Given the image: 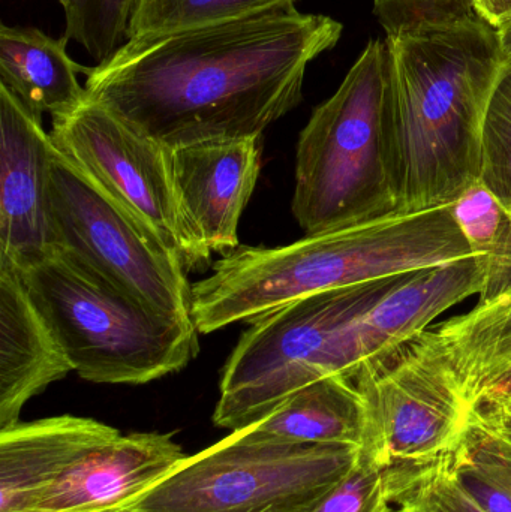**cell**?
<instances>
[{
	"label": "cell",
	"instance_id": "cell-1",
	"mask_svg": "<svg viewBox=\"0 0 511 512\" xmlns=\"http://www.w3.org/2000/svg\"><path fill=\"white\" fill-rule=\"evenodd\" d=\"M342 24L297 8L168 35L129 39L89 68L87 99L174 150L263 137L302 102L309 63Z\"/></svg>",
	"mask_w": 511,
	"mask_h": 512
},
{
	"label": "cell",
	"instance_id": "cell-25",
	"mask_svg": "<svg viewBox=\"0 0 511 512\" xmlns=\"http://www.w3.org/2000/svg\"><path fill=\"white\" fill-rule=\"evenodd\" d=\"M480 183L511 212V60L506 59L489 98L482 132Z\"/></svg>",
	"mask_w": 511,
	"mask_h": 512
},
{
	"label": "cell",
	"instance_id": "cell-14",
	"mask_svg": "<svg viewBox=\"0 0 511 512\" xmlns=\"http://www.w3.org/2000/svg\"><path fill=\"white\" fill-rule=\"evenodd\" d=\"M185 459L171 435H120L69 469L32 512H104L128 507Z\"/></svg>",
	"mask_w": 511,
	"mask_h": 512
},
{
	"label": "cell",
	"instance_id": "cell-26",
	"mask_svg": "<svg viewBox=\"0 0 511 512\" xmlns=\"http://www.w3.org/2000/svg\"><path fill=\"white\" fill-rule=\"evenodd\" d=\"M314 512H395L387 490L384 465L377 454L360 447L353 468Z\"/></svg>",
	"mask_w": 511,
	"mask_h": 512
},
{
	"label": "cell",
	"instance_id": "cell-6",
	"mask_svg": "<svg viewBox=\"0 0 511 512\" xmlns=\"http://www.w3.org/2000/svg\"><path fill=\"white\" fill-rule=\"evenodd\" d=\"M404 276L320 292L251 322L222 370L215 426L239 432L312 382L353 381L357 322Z\"/></svg>",
	"mask_w": 511,
	"mask_h": 512
},
{
	"label": "cell",
	"instance_id": "cell-32",
	"mask_svg": "<svg viewBox=\"0 0 511 512\" xmlns=\"http://www.w3.org/2000/svg\"><path fill=\"white\" fill-rule=\"evenodd\" d=\"M104 512H131V511L125 510V508H117V510H110V511H104Z\"/></svg>",
	"mask_w": 511,
	"mask_h": 512
},
{
	"label": "cell",
	"instance_id": "cell-16",
	"mask_svg": "<svg viewBox=\"0 0 511 512\" xmlns=\"http://www.w3.org/2000/svg\"><path fill=\"white\" fill-rule=\"evenodd\" d=\"M69 372L71 361L20 270L0 261V432L20 423L24 405Z\"/></svg>",
	"mask_w": 511,
	"mask_h": 512
},
{
	"label": "cell",
	"instance_id": "cell-24",
	"mask_svg": "<svg viewBox=\"0 0 511 512\" xmlns=\"http://www.w3.org/2000/svg\"><path fill=\"white\" fill-rule=\"evenodd\" d=\"M65 11V38L87 51L96 65L126 41L135 0H57Z\"/></svg>",
	"mask_w": 511,
	"mask_h": 512
},
{
	"label": "cell",
	"instance_id": "cell-7",
	"mask_svg": "<svg viewBox=\"0 0 511 512\" xmlns=\"http://www.w3.org/2000/svg\"><path fill=\"white\" fill-rule=\"evenodd\" d=\"M356 445L248 441L239 432L186 457L131 512H314L356 462Z\"/></svg>",
	"mask_w": 511,
	"mask_h": 512
},
{
	"label": "cell",
	"instance_id": "cell-19",
	"mask_svg": "<svg viewBox=\"0 0 511 512\" xmlns=\"http://www.w3.org/2000/svg\"><path fill=\"white\" fill-rule=\"evenodd\" d=\"M449 349L471 403L480 391L511 369V291L491 303H477L435 327Z\"/></svg>",
	"mask_w": 511,
	"mask_h": 512
},
{
	"label": "cell",
	"instance_id": "cell-4",
	"mask_svg": "<svg viewBox=\"0 0 511 512\" xmlns=\"http://www.w3.org/2000/svg\"><path fill=\"white\" fill-rule=\"evenodd\" d=\"M390 92L389 45L374 39L300 132L291 210L306 236L398 212L390 164Z\"/></svg>",
	"mask_w": 511,
	"mask_h": 512
},
{
	"label": "cell",
	"instance_id": "cell-21",
	"mask_svg": "<svg viewBox=\"0 0 511 512\" xmlns=\"http://www.w3.org/2000/svg\"><path fill=\"white\" fill-rule=\"evenodd\" d=\"M456 480L489 512H511V436L471 412L458 444L447 453Z\"/></svg>",
	"mask_w": 511,
	"mask_h": 512
},
{
	"label": "cell",
	"instance_id": "cell-22",
	"mask_svg": "<svg viewBox=\"0 0 511 512\" xmlns=\"http://www.w3.org/2000/svg\"><path fill=\"white\" fill-rule=\"evenodd\" d=\"M297 0H135L129 39L168 35L296 8Z\"/></svg>",
	"mask_w": 511,
	"mask_h": 512
},
{
	"label": "cell",
	"instance_id": "cell-10",
	"mask_svg": "<svg viewBox=\"0 0 511 512\" xmlns=\"http://www.w3.org/2000/svg\"><path fill=\"white\" fill-rule=\"evenodd\" d=\"M50 135L66 159L149 225L188 273L209 264L212 252L180 204L173 150L87 98L71 113L53 117Z\"/></svg>",
	"mask_w": 511,
	"mask_h": 512
},
{
	"label": "cell",
	"instance_id": "cell-13",
	"mask_svg": "<svg viewBox=\"0 0 511 512\" xmlns=\"http://www.w3.org/2000/svg\"><path fill=\"white\" fill-rule=\"evenodd\" d=\"M483 279L476 255L405 274L357 322L353 379L386 363L438 316L479 295Z\"/></svg>",
	"mask_w": 511,
	"mask_h": 512
},
{
	"label": "cell",
	"instance_id": "cell-8",
	"mask_svg": "<svg viewBox=\"0 0 511 512\" xmlns=\"http://www.w3.org/2000/svg\"><path fill=\"white\" fill-rule=\"evenodd\" d=\"M50 194L59 251L156 312L194 321L192 285L179 256L56 146Z\"/></svg>",
	"mask_w": 511,
	"mask_h": 512
},
{
	"label": "cell",
	"instance_id": "cell-33",
	"mask_svg": "<svg viewBox=\"0 0 511 512\" xmlns=\"http://www.w3.org/2000/svg\"><path fill=\"white\" fill-rule=\"evenodd\" d=\"M506 405H509V403H506ZM510 405H511V403H510Z\"/></svg>",
	"mask_w": 511,
	"mask_h": 512
},
{
	"label": "cell",
	"instance_id": "cell-29",
	"mask_svg": "<svg viewBox=\"0 0 511 512\" xmlns=\"http://www.w3.org/2000/svg\"><path fill=\"white\" fill-rule=\"evenodd\" d=\"M471 2L476 14L495 29L511 20V0H471Z\"/></svg>",
	"mask_w": 511,
	"mask_h": 512
},
{
	"label": "cell",
	"instance_id": "cell-31",
	"mask_svg": "<svg viewBox=\"0 0 511 512\" xmlns=\"http://www.w3.org/2000/svg\"><path fill=\"white\" fill-rule=\"evenodd\" d=\"M497 32L504 56H506V59L511 60V20L506 21L503 26L498 27Z\"/></svg>",
	"mask_w": 511,
	"mask_h": 512
},
{
	"label": "cell",
	"instance_id": "cell-17",
	"mask_svg": "<svg viewBox=\"0 0 511 512\" xmlns=\"http://www.w3.org/2000/svg\"><path fill=\"white\" fill-rule=\"evenodd\" d=\"M368 429L365 400L347 376H329L291 394L272 414L239 430L248 441L294 445H356Z\"/></svg>",
	"mask_w": 511,
	"mask_h": 512
},
{
	"label": "cell",
	"instance_id": "cell-30",
	"mask_svg": "<svg viewBox=\"0 0 511 512\" xmlns=\"http://www.w3.org/2000/svg\"><path fill=\"white\" fill-rule=\"evenodd\" d=\"M474 412L495 429L511 436V405L474 406Z\"/></svg>",
	"mask_w": 511,
	"mask_h": 512
},
{
	"label": "cell",
	"instance_id": "cell-2",
	"mask_svg": "<svg viewBox=\"0 0 511 512\" xmlns=\"http://www.w3.org/2000/svg\"><path fill=\"white\" fill-rule=\"evenodd\" d=\"M386 41L398 212L450 206L480 180L486 108L506 62L497 29L474 17Z\"/></svg>",
	"mask_w": 511,
	"mask_h": 512
},
{
	"label": "cell",
	"instance_id": "cell-15",
	"mask_svg": "<svg viewBox=\"0 0 511 512\" xmlns=\"http://www.w3.org/2000/svg\"><path fill=\"white\" fill-rule=\"evenodd\" d=\"M120 432L90 418L60 415L0 432V512H32L81 459Z\"/></svg>",
	"mask_w": 511,
	"mask_h": 512
},
{
	"label": "cell",
	"instance_id": "cell-28",
	"mask_svg": "<svg viewBox=\"0 0 511 512\" xmlns=\"http://www.w3.org/2000/svg\"><path fill=\"white\" fill-rule=\"evenodd\" d=\"M506 403H511V369L486 385L477 396L474 406L506 405Z\"/></svg>",
	"mask_w": 511,
	"mask_h": 512
},
{
	"label": "cell",
	"instance_id": "cell-5",
	"mask_svg": "<svg viewBox=\"0 0 511 512\" xmlns=\"http://www.w3.org/2000/svg\"><path fill=\"white\" fill-rule=\"evenodd\" d=\"M20 273L86 381L147 384L185 369L200 351L194 321L156 312L63 251Z\"/></svg>",
	"mask_w": 511,
	"mask_h": 512
},
{
	"label": "cell",
	"instance_id": "cell-3",
	"mask_svg": "<svg viewBox=\"0 0 511 512\" xmlns=\"http://www.w3.org/2000/svg\"><path fill=\"white\" fill-rule=\"evenodd\" d=\"M473 255L452 204L396 212L278 248L239 246L192 283V319L209 334L332 289L404 276Z\"/></svg>",
	"mask_w": 511,
	"mask_h": 512
},
{
	"label": "cell",
	"instance_id": "cell-27",
	"mask_svg": "<svg viewBox=\"0 0 511 512\" xmlns=\"http://www.w3.org/2000/svg\"><path fill=\"white\" fill-rule=\"evenodd\" d=\"M387 39L479 17L471 0H374Z\"/></svg>",
	"mask_w": 511,
	"mask_h": 512
},
{
	"label": "cell",
	"instance_id": "cell-20",
	"mask_svg": "<svg viewBox=\"0 0 511 512\" xmlns=\"http://www.w3.org/2000/svg\"><path fill=\"white\" fill-rule=\"evenodd\" d=\"M453 215L483 268L479 303H491L511 291V212L486 189L474 183L455 203Z\"/></svg>",
	"mask_w": 511,
	"mask_h": 512
},
{
	"label": "cell",
	"instance_id": "cell-11",
	"mask_svg": "<svg viewBox=\"0 0 511 512\" xmlns=\"http://www.w3.org/2000/svg\"><path fill=\"white\" fill-rule=\"evenodd\" d=\"M53 152L41 116L0 84V261L20 271L59 251L50 194Z\"/></svg>",
	"mask_w": 511,
	"mask_h": 512
},
{
	"label": "cell",
	"instance_id": "cell-18",
	"mask_svg": "<svg viewBox=\"0 0 511 512\" xmlns=\"http://www.w3.org/2000/svg\"><path fill=\"white\" fill-rule=\"evenodd\" d=\"M68 38H51L36 27L0 26V84L8 87L30 111L51 117L71 113L86 101L78 65L66 51Z\"/></svg>",
	"mask_w": 511,
	"mask_h": 512
},
{
	"label": "cell",
	"instance_id": "cell-23",
	"mask_svg": "<svg viewBox=\"0 0 511 512\" xmlns=\"http://www.w3.org/2000/svg\"><path fill=\"white\" fill-rule=\"evenodd\" d=\"M447 453L423 462L384 466L395 512H489L456 480Z\"/></svg>",
	"mask_w": 511,
	"mask_h": 512
},
{
	"label": "cell",
	"instance_id": "cell-9",
	"mask_svg": "<svg viewBox=\"0 0 511 512\" xmlns=\"http://www.w3.org/2000/svg\"><path fill=\"white\" fill-rule=\"evenodd\" d=\"M362 393L368 429L362 447L390 463L423 462L452 450L474 406L461 373L435 330L353 379Z\"/></svg>",
	"mask_w": 511,
	"mask_h": 512
},
{
	"label": "cell",
	"instance_id": "cell-12",
	"mask_svg": "<svg viewBox=\"0 0 511 512\" xmlns=\"http://www.w3.org/2000/svg\"><path fill=\"white\" fill-rule=\"evenodd\" d=\"M261 137L204 141L173 150V174L186 218L206 248H239V224L261 170Z\"/></svg>",
	"mask_w": 511,
	"mask_h": 512
}]
</instances>
